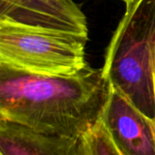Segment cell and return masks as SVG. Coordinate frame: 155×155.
Listing matches in <instances>:
<instances>
[{
    "mask_svg": "<svg viewBox=\"0 0 155 155\" xmlns=\"http://www.w3.org/2000/svg\"><path fill=\"white\" fill-rule=\"evenodd\" d=\"M112 86L89 64L66 75H43L0 66V118L35 131L83 137L101 119Z\"/></svg>",
    "mask_w": 155,
    "mask_h": 155,
    "instance_id": "cell-1",
    "label": "cell"
},
{
    "mask_svg": "<svg viewBox=\"0 0 155 155\" xmlns=\"http://www.w3.org/2000/svg\"><path fill=\"white\" fill-rule=\"evenodd\" d=\"M154 78H155V74H154Z\"/></svg>",
    "mask_w": 155,
    "mask_h": 155,
    "instance_id": "cell-9",
    "label": "cell"
},
{
    "mask_svg": "<svg viewBox=\"0 0 155 155\" xmlns=\"http://www.w3.org/2000/svg\"><path fill=\"white\" fill-rule=\"evenodd\" d=\"M102 68L114 90L155 120V0L126 7Z\"/></svg>",
    "mask_w": 155,
    "mask_h": 155,
    "instance_id": "cell-2",
    "label": "cell"
},
{
    "mask_svg": "<svg viewBox=\"0 0 155 155\" xmlns=\"http://www.w3.org/2000/svg\"><path fill=\"white\" fill-rule=\"evenodd\" d=\"M100 120L122 155H155V120L113 88Z\"/></svg>",
    "mask_w": 155,
    "mask_h": 155,
    "instance_id": "cell-4",
    "label": "cell"
},
{
    "mask_svg": "<svg viewBox=\"0 0 155 155\" xmlns=\"http://www.w3.org/2000/svg\"><path fill=\"white\" fill-rule=\"evenodd\" d=\"M121 1L124 2V3H125V5H126V7H128V6H131L132 5H134L137 0H121Z\"/></svg>",
    "mask_w": 155,
    "mask_h": 155,
    "instance_id": "cell-8",
    "label": "cell"
},
{
    "mask_svg": "<svg viewBox=\"0 0 155 155\" xmlns=\"http://www.w3.org/2000/svg\"><path fill=\"white\" fill-rule=\"evenodd\" d=\"M85 155H122L101 120L84 136Z\"/></svg>",
    "mask_w": 155,
    "mask_h": 155,
    "instance_id": "cell-7",
    "label": "cell"
},
{
    "mask_svg": "<svg viewBox=\"0 0 155 155\" xmlns=\"http://www.w3.org/2000/svg\"><path fill=\"white\" fill-rule=\"evenodd\" d=\"M0 155H85L83 137L43 134L0 118Z\"/></svg>",
    "mask_w": 155,
    "mask_h": 155,
    "instance_id": "cell-6",
    "label": "cell"
},
{
    "mask_svg": "<svg viewBox=\"0 0 155 155\" xmlns=\"http://www.w3.org/2000/svg\"><path fill=\"white\" fill-rule=\"evenodd\" d=\"M0 20L88 36L86 16L74 0H0Z\"/></svg>",
    "mask_w": 155,
    "mask_h": 155,
    "instance_id": "cell-5",
    "label": "cell"
},
{
    "mask_svg": "<svg viewBox=\"0 0 155 155\" xmlns=\"http://www.w3.org/2000/svg\"><path fill=\"white\" fill-rule=\"evenodd\" d=\"M88 36L0 20V66L34 74L66 75L84 68Z\"/></svg>",
    "mask_w": 155,
    "mask_h": 155,
    "instance_id": "cell-3",
    "label": "cell"
}]
</instances>
